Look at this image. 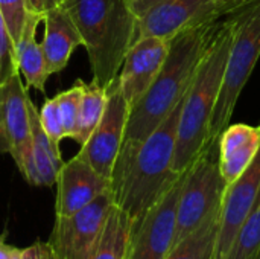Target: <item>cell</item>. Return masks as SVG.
Listing matches in <instances>:
<instances>
[{
  "instance_id": "9c48e42d",
  "label": "cell",
  "mask_w": 260,
  "mask_h": 259,
  "mask_svg": "<svg viewBox=\"0 0 260 259\" xmlns=\"http://www.w3.org/2000/svg\"><path fill=\"white\" fill-rule=\"evenodd\" d=\"M184 172L155 205L140 218L134 220L126 259H165L168 256L175 241L177 205Z\"/></svg>"
},
{
  "instance_id": "d6986e66",
  "label": "cell",
  "mask_w": 260,
  "mask_h": 259,
  "mask_svg": "<svg viewBox=\"0 0 260 259\" xmlns=\"http://www.w3.org/2000/svg\"><path fill=\"white\" fill-rule=\"evenodd\" d=\"M134 220L116 205L111 208L101 237L87 259H126Z\"/></svg>"
},
{
  "instance_id": "7c38bea8",
  "label": "cell",
  "mask_w": 260,
  "mask_h": 259,
  "mask_svg": "<svg viewBox=\"0 0 260 259\" xmlns=\"http://www.w3.org/2000/svg\"><path fill=\"white\" fill-rule=\"evenodd\" d=\"M260 192V148L250 166L225 186L219 208V226L215 258L224 259L238 231L253 209Z\"/></svg>"
},
{
  "instance_id": "83f0119b",
  "label": "cell",
  "mask_w": 260,
  "mask_h": 259,
  "mask_svg": "<svg viewBox=\"0 0 260 259\" xmlns=\"http://www.w3.org/2000/svg\"><path fill=\"white\" fill-rule=\"evenodd\" d=\"M67 0H26V8H27V12H34V14H38L43 15L55 8H61Z\"/></svg>"
},
{
  "instance_id": "f1b7e54d",
  "label": "cell",
  "mask_w": 260,
  "mask_h": 259,
  "mask_svg": "<svg viewBox=\"0 0 260 259\" xmlns=\"http://www.w3.org/2000/svg\"><path fill=\"white\" fill-rule=\"evenodd\" d=\"M0 259H23V249L8 244L3 235L0 237Z\"/></svg>"
},
{
  "instance_id": "6da1fadb",
  "label": "cell",
  "mask_w": 260,
  "mask_h": 259,
  "mask_svg": "<svg viewBox=\"0 0 260 259\" xmlns=\"http://www.w3.org/2000/svg\"><path fill=\"white\" fill-rule=\"evenodd\" d=\"M183 99L145 140L122 143L119 150L110 189L114 205L133 220L140 218L155 205L181 176L172 165Z\"/></svg>"
},
{
  "instance_id": "4dcf8cb0",
  "label": "cell",
  "mask_w": 260,
  "mask_h": 259,
  "mask_svg": "<svg viewBox=\"0 0 260 259\" xmlns=\"http://www.w3.org/2000/svg\"><path fill=\"white\" fill-rule=\"evenodd\" d=\"M241 3V9H244V0H238Z\"/></svg>"
},
{
  "instance_id": "8992f818",
  "label": "cell",
  "mask_w": 260,
  "mask_h": 259,
  "mask_svg": "<svg viewBox=\"0 0 260 259\" xmlns=\"http://www.w3.org/2000/svg\"><path fill=\"white\" fill-rule=\"evenodd\" d=\"M131 8L136 17V43L145 37L171 40L181 31L241 11V3L238 0H131Z\"/></svg>"
},
{
  "instance_id": "f546056e",
  "label": "cell",
  "mask_w": 260,
  "mask_h": 259,
  "mask_svg": "<svg viewBox=\"0 0 260 259\" xmlns=\"http://www.w3.org/2000/svg\"><path fill=\"white\" fill-rule=\"evenodd\" d=\"M256 2H259V0H244V8L248 6V5H251V3H256Z\"/></svg>"
},
{
  "instance_id": "7a4b0ae2",
  "label": "cell",
  "mask_w": 260,
  "mask_h": 259,
  "mask_svg": "<svg viewBox=\"0 0 260 259\" xmlns=\"http://www.w3.org/2000/svg\"><path fill=\"white\" fill-rule=\"evenodd\" d=\"M222 20L189 27L169 40V52L157 78L129 108L122 143L145 140L178 105Z\"/></svg>"
},
{
  "instance_id": "4316f807",
  "label": "cell",
  "mask_w": 260,
  "mask_h": 259,
  "mask_svg": "<svg viewBox=\"0 0 260 259\" xmlns=\"http://www.w3.org/2000/svg\"><path fill=\"white\" fill-rule=\"evenodd\" d=\"M23 259H58L55 256L50 244L46 241H40L37 240L34 244H30L29 247L23 249Z\"/></svg>"
},
{
  "instance_id": "5bb4252c",
  "label": "cell",
  "mask_w": 260,
  "mask_h": 259,
  "mask_svg": "<svg viewBox=\"0 0 260 259\" xmlns=\"http://www.w3.org/2000/svg\"><path fill=\"white\" fill-rule=\"evenodd\" d=\"M56 217L72 215L110 189V179L101 176L78 154L64 162L56 177Z\"/></svg>"
},
{
  "instance_id": "e0dca14e",
  "label": "cell",
  "mask_w": 260,
  "mask_h": 259,
  "mask_svg": "<svg viewBox=\"0 0 260 259\" xmlns=\"http://www.w3.org/2000/svg\"><path fill=\"white\" fill-rule=\"evenodd\" d=\"M29 125H30V162L23 179L32 186H53L62 166L59 145L50 140L41 127L38 110L29 98Z\"/></svg>"
},
{
  "instance_id": "9a60e30c",
  "label": "cell",
  "mask_w": 260,
  "mask_h": 259,
  "mask_svg": "<svg viewBox=\"0 0 260 259\" xmlns=\"http://www.w3.org/2000/svg\"><path fill=\"white\" fill-rule=\"evenodd\" d=\"M260 148V125L233 124L218 137L219 171L225 186L233 183L254 160Z\"/></svg>"
},
{
  "instance_id": "484cf974",
  "label": "cell",
  "mask_w": 260,
  "mask_h": 259,
  "mask_svg": "<svg viewBox=\"0 0 260 259\" xmlns=\"http://www.w3.org/2000/svg\"><path fill=\"white\" fill-rule=\"evenodd\" d=\"M0 11L15 43L21 34L24 20L29 14L26 8V0H0Z\"/></svg>"
},
{
  "instance_id": "d4e9b609",
  "label": "cell",
  "mask_w": 260,
  "mask_h": 259,
  "mask_svg": "<svg viewBox=\"0 0 260 259\" xmlns=\"http://www.w3.org/2000/svg\"><path fill=\"white\" fill-rule=\"evenodd\" d=\"M38 116H40L41 127L46 131V134L50 137V140L55 142L56 145H61V142L66 139V136H64L62 125H61V119H59L56 96L47 99L43 104V107L38 111Z\"/></svg>"
},
{
  "instance_id": "44dd1931",
  "label": "cell",
  "mask_w": 260,
  "mask_h": 259,
  "mask_svg": "<svg viewBox=\"0 0 260 259\" xmlns=\"http://www.w3.org/2000/svg\"><path fill=\"white\" fill-rule=\"evenodd\" d=\"M107 104V87L91 81L90 84L82 85L81 102H79V114H78V127L73 140L79 145H84L90 137L93 130L98 127L102 119L104 110Z\"/></svg>"
},
{
  "instance_id": "4fadbf2b",
  "label": "cell",
  "mask_w": 260,
  "mask_h": 259,
  "mask_svg": "<svg viewBox=\"0 0 260 259\" xmlns=\"http://www.w3.org/2000/svg\"><path fill=\"white\" fill-rule=\"evenodd\" d=\"M169 52V40L145 37L126 52L117 75L119 87L129 108L139 102L157 78Z\"/></svg>"
},
{
  "instance_id": "7402d4cb",
  "label": "cell",
  "mask_w": 260,
  "mask_h": 259,
  "mask_svg": "<svg viewBox=\"0 0 260 259\" xmlns=\"http://www.w3.org/2000/svg\"><path fill=\"white\" fill-rule=\"evenodd\" d=\"M224 259H260V192Z\"/></svg>"
},
{
  "instance_id": "cb8c5ba5",
  "label": "cell",
  "mask_w": 260,
  "mask_h": 259,
  "mask_svg": "<svg viewBox=\"0 0 260 259\" xmlns=\"http://www.w3.org/2000/svg\"><path fill=\"white\" fill-rule=\"evenodd\" d=\"M17 73L18 69L15 58V43L0 11V84H3Z\"/></svg>"
},
{
  "instance_id": "ac0fdd59",
  "label": "cell",
  "mask_w": 260,
  "mask_h": 259,
  "mask_svg": "<svg viewBox=\"0 0 260 259\" xmlns=\"http://www.w3.org/2000/svg\"><path fill=\"white\" fill-rule=\"evenodd\" d=\"M40 21L41 15L34 12L27 14L21 34L15 41V58L18 73L24 78L26 89L32 87L35 90L44 92V85L49 79V75L46 70L41 43L37 41V27Z\"/></svg>"
},
{
  "instance_id": "2e32d148",
  "label": "cell",
  "mask_w": 260,
  "mask_h": 259,
  "mask_svg": "<svg viewBox=\"0 0 260 259\" xmlns=\"http://www.w3.org/2000/svg\"><path fill=\"white\" fill-rule=\"evenodd\" d=\"M41 21H44L41 49L44 53L46 70L50 76L67 66L75 49L82 44V40L76 24L62 6L46 12Z\"/></svg>"
},
{
  "instance_id": "8fae6325",
  "label": "cell",
  "mask_w": 260,
  "mask_h": 259,
  "mask_svg": "<svg viewBox=\"0 0 260 259\" xmlns=\"http://www.w3.org/2000/svg\"><path fill=\"white\" fill-rule=\"evenodd\" d=\"M29 96L17 73L0 84V154H9L21 176L30 162Z\"/></svg>"
},
{
  "instance_id": "ba28073f",
  "label": "cell",
  "mask_w": 260,
  "mask_h": 259,
  "mask_svg": "<svg viewBox=\"0 0 260 259\" xmlns=\"http://www.w3.org/2000/svg\"><path fill=\"white\" fill-rule=\"evenodd\" d=\"M114 206L111 189L72 215L56 217L49 244L58 259H87Z\"/></svg>"
},
{
  "instance_id": "52a82bcc",
  "label": "cell",
  "mask_w": 260,
  "mask_h": 259,
  "mask_svg": "<svg viewBox=\"0 0 260 259\" xmlns=\"http://www.w3.org/2000/svg\"><path fill=\"white\" fill-rule=\"evenodd\" d=\"M224 191L225 182L219 171L218 139H215L204 147L184 172L177 205L174 244L195 232L219 211Z\"/></svg>"
},
{
  "instance_id": "3957f363",
  "label": "cell",
  "mask_w": 260,
  "mask_h": 259,
  "mask_svg": "<svg viewBox=\"0 0 260 259\" xmlns=\"http://www.w3.org/2000/svg\"><path fill=\"white\" fill-rule=\"evenodd\" d=\"M235 29L236 17H225L184 95L178 119L175 156L172 165L177 174H183L195 162L204 147L212 142V116L221 92Z\"/></svg>"
},
{
  "instance_id": "30bf717a",
  "label": "cell",
  "mask_w": 260,
  "mask_h": 259,
  "mask_svg": "<svg viewBox=\"0 0 260 259\" xmlns=\"http://www.w3.org/2000/svg\"><path fill=\"white\" fill-rule=\"evenodd\" d=\"M129 105L122 95L117 76L107 85V104L98 127L78 153L94 171L110 179L123 142Z\"/></svg>"
},
{
  "instance_id": "ffe728a7",
  "label": "cell",
  "mask_w": 260,
  "mask_h": 259,
  "mask_svg": "<svg viewBox=\"0 0 260 259\" xmlns=\"http://www.w3.org/2000/svg\"><path fill=\"white\" fill-rule=\"evenodd\" d=\"M219 211L195 232L174 244L165 259H213L216 250Z\"/></svg>"
},
{
  "instance_id": "603a6c76",
  "label": "cell",
  "mask_w": 260,
  "mask_h": 259,
  "mask_svg": "<svg viewBox=\"0 0 260 259\" xmlns=\"http://www.w3.org/2000/svg\"><path fill=\"white\" fill-rule=\"evenodd\" d=\"M82 81H76L70 89L56 95L59 119L62 125L64 136L69 139L75 137L76 127H78V114H79V102L82 93Z\"/></svg>"
},
{
  "instance_id": "277c9868",
  "label": "cell",
  "mask_w": 260,
  "mask_h": 259,
  "mask_svg": "<svg viewBox=\"0 0 260 259\" xmlns=\"http://www.w3.org/2000/svg\"><path fill=\"white\" fill-rule=\"evenodd\" d=\"M69 12L85 46L93 81L107 87L134 43L136 17L131 0H67Z\"/></svg>"
},
{
  "instance_id": "5b68a950",
  "label": "cell",
  "mask_w": 260,
  "mask_h": 259,
  "mask_svg": "<svg viewBox=\"0 0 260 259\" xmlns=\"http://www.w3.org/2000/svg\"><path fill=\"white\" fill-rule=\"evenodd\" d=\"M236 29L230 46L221 92L210 124V140L221 136L230 125L238 99L260 56V0L232 14Z\"/></svg>"
}]
</instances>
